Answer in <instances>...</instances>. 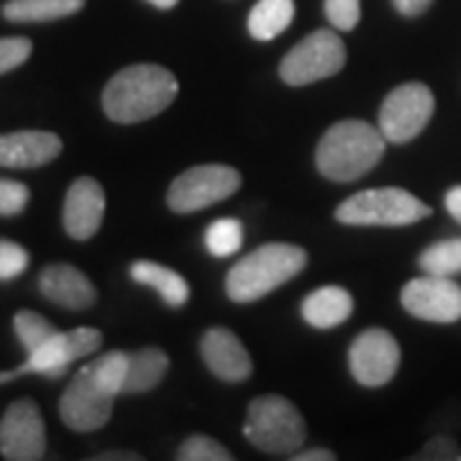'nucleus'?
Returning <instances> with one entry per match:
<instances>
[{
  "instance_id": "e433bc0d",
  "label": "nucleus",
  "mask_w": 461,
  "mask_h": 461,
  "mask_svg": "<svg viewBox=\"0 0 461 461\" xmlns=\"http://www.w3.org/2000/svg\"><path fill=\"white\" fill-rule=\"evenodd\" d=\"M11 379H16L14 369H11V372H0V382H11Z\"/></svg>"
},
{
  "instance_id": "c9c22d12",
  "label": "nucleus",
  "mask_w": 461,
  "mask_h": 461,
  "mask_svg": "<svg viewBox=\"0 0 461 461\" xmlns=\"http://www.w3.org/2000/svg\"><path fill=\"white\" fill-rule=\"evenodd\" d=\"M151 5H157V8H162V11H169V8H175L177 5V0H147Z\"/></svg>"
},
{
  "instance_id": "9b49d317",
  "label": "nucleus",
  "mask_w": 461,
  "mask_h": 461,
  "mask_svg": "<svg viewBox=\"0 0 461 461\" xmlns=\"http://www.w3.org/2000/svg\"><path fill=\"white\" fill-rule=\"evenodd\" d=\"M100 344H103V336H100L98 329L83 326V329L67 330V333L59 330L50 344H44L33 354H29L26 362L14 369V375L16 377H23V375L59 377V375H65L69 364L93 354L95 348H100Z\"/></svg>"
},
{
  "instance_id": "5701e85b",
  "label": "nucleus",
  "mask_w": 461,
  "mask_h": 461,
  "mask_svg": "<svg viewBox=\"0 0 461 461\" xmlns=\"http://www.w3.org/2000/svg\"><path fill=\"white\" fill-rule=\"evenodd\" d=\"M418 267L426 275L454 277L461 272V239H446L429 247L418 257Z\"/></svg>"
},
{
  "instance_id": "7ed1b4c3",
  "label": "nucleus",
  "mask_w": 461,
  "mask_h": 461,
  "mask_svg": "<svg viewBox=\"0 0 461 461\" xmlns=\"http://www.w3.org/2000/svg\"><path fill=\"white\" fill-rule=\"evenodd\" d=\"M308 264V254L295 244H264L230 267L226 293L233 303H254L290 282Z\"/></svg>"
},
{
  "instance_id": "2eb2a0df",
  "label": "nucleus",
  "mask_w": 461,
  "mask_h": 461,
  "mask_svg": "<svg viewBox=\"0 0 461 461\" xmlns=\"http://www.w3.org/2000/svg\"><path fill=\"white\" fill-rule=\"evenodd\" d=\"M200 357L223 382H244L251 377V357L229 329H211L200 339Z\"/></svg>"
},
{
  "instance_id": "412c9836",
  "label": "nucleus",
  "mask_w": 461,
  "mask_h": 461,
  "mask_svg": "<svg viewBox=\"0 0 461 461\" xmlns=\"http://www.w3.org/2000/svg\"><path fill=\"white\" fill-rule=\"evenodd\" d=\"M295 18V0H259L249 14L247 29L257 41L277 39Z\"/></svg>"
},
{
  "instance_id": "c85d7f7f",
  "label": "nucleus",
  "mask_w": 461,
  "mask_h": 461,
  "mask_svg": "<svg viewBox=\"0 0 461 461\" xmlns=\"http://www.w3.org/2000/svg\"><path fill=\"white\" fill-rule=\"evenodd\" d=\"M32 57V41L23 36H8L0 39V75L21 67Z\"/></svg>"
},
{
  "instance_id": "bb28decb",
  "label": "nucleus",
  "mask_w": 461,
  "mask_h": 461,
  "mask_svg": "<svg viewBox=\"0 0 461 461\" xmlns=\"http://www.w3.org/2000/svg\"><path fill=\"white\" fill-rule=\"evenodd\" d=\"M326 16L333 29L351 32L362 18V0H326Z\"/></svg>"
},
{
  "instance_id": "1a4fd4ad",
  "label": "nucleus",
  "mask_w": 461,
  "mask_h": 461,
  "mask_svg": "<svg viewBox=\"0 0 461 461\" xmlns=\"http://www.w3.org/2000/svg\"><path fill=\"white\" fill-rule=\"evenodd\" d=\"M433 111H436V98L429 85H400L382 103L379 131L387 139V144H408L429 126Z\"/></svg>"
},
{
  "instance_id": "39448f33",
  "label": "nucleus",
  "mask_w": 461,
  "mask_h": 461,
  "mask_svg": "<svg viewBox=\"0 0 461 461\" xmlns=\"http://www.w3.org/2000/svg\"><path fill=\"white\" fill-rule=\"evenodd\" d=\"M430 215V205L400 187L362 190L336 208V221L346 226H411Z\"/></svg>"
},
{
  "instance_id": "dca6fc26",
  "label": "nucleus",
  "mask_w": 461,
  "mask_h": 461,
  "mask_svg": "<svg viewBox=\"0 0 461 461\" xmlns=\"http://www.w3.org/2000/svg\"><path fill=\"white\" fill-rule=\"evenodd\" d=\"M62 151V139L51 131H16L0 136V167L33 169L50 165Z\"/></svg>"
},
{
  "instance_id": "cd10ccee",
  "label": "nucleus",
  "mask_w": 461,
  "mask_h": 461,
  "mask_svg": "<svg viewBox=\"0 0 461 461\" xmlns=\"http://www.w3.org/2000/svg\"><path fill=\"white\" fill-rule=\"evenodd\" d=\"M29 267V251L14 241H0V282L16 280Z\"/></svg>"
},
{
  "instance_id": "f3484780",
  "label": "nucleus",
  "mask_w": 461,
  "mask_h": 461,
  "mask_svg": "<svg viewBox=\"0 0 461 461\" xmlns=\"http://www.w3.org/2000/svg\"><path fill=\"white\" fill-rule=\"evenodd\" d=\"M41 295L67 311H85L95 303V287L72 264H50L39 277Z\"/></svg>"
},
{
  "instance_id": "9d476101",
  "label": "nucleus",
  "mask_w": 461,
  "mask_h": 461,
  "mask_svg": "<svg viewBox=\"0 0 461 461\" xmlns=\"http://www.w3.org/2000/svg\"><path fill=\"white\" fill-rule=\"evenodd\" d=\"M348 366L359 384L382 387L397 375L400 344L384 329L364 330L348 348Z\"/></svg>"
},
{
  "instance_id": "f257e3e1",
  "label": "nucleus",
  "mask_w": 461,
  "mask_h": 461,
  "mask_svg": "<svg viewBox=\"0 0 461 461\" xmlns=\"http://www.w3.org/2000/svg\"><path fill=\"white\" fill-rule=\"evenodd\" d=\"M177 77L159 65H131L111 77L103 90V111L115 123H141L172 105Z\"/></svg>"
},
{
  "instance_id": "ddd939ff",
  "label": "nucleus",
  "mask_w": 461,
  "mask_h": 461,
  "mask_svg": "<svg viewBox=\"0 0 461 461\" xmlns=\"http://www.w3.org/2000/svg\"><path fill=\"white\" fill-rule=\"evenodd\" d=\"M402 308L429 323L461 321V287L451 277L426 275L411 280L400 293Z\"/></svg>"
},
{
  "instance_id": "72a5a7b5",
  "label": "nucleus",
  "mask_w": 461,
  "mask_h": 461,
  "mask_svg": "<svg viewBox=\"0 0 461 461\" xmlns=\"http://www.w3.org/2000/svg\"><path fill=\"white\" fill-rule=\"evenodd\" d=\"M295 461H336V454L329 448H311V451H303L293 456Z\"/></svg>"
},
{
  "instance_id": "c756f323",
  "label": "nucleus",
  "mask_w": 461,
  "mask_h": 461,
  "mask_svg": "<svg viewBox=\"0 0 461 461\" xmlns=\"http://www.w3.org/2000/svg\"><path fill=\"white\" fill-rule=\"evenodd\" d=\"M29 190L14 180H0V215H16L26 208Z\"/></svg>"
},
{
  "instance_id": "a211bd4d",
  "label": "nucleus",
  "mask_w": 461,
  "mask_h": 461,
  "mask_svg": "<svg viewBox=\"0 0 461 461\" xmlns=\"http://www.w3.org/2000/svg\"><path fill=\"white\" fill-rule=\"evenodd\" d=\"M354 313V297L339 285L318 287L315 293L303 300V318L313 329L329 330L346 323Z\"/></svg>"
},
{
  "instance_id": "393cba45",
  "label": "nucleus",
  "mask_w": 461,
  "mask_h": 461,
  "mask_svg": "<svg viewBox=\"0 0 461 461\" xmlns=\"http://www.w3.org/2000/svg\"><path fill=\"white\" fill-rule=\"evenodd\" d=\"M14 326H16L18 341L23 344L26 354H33L36 348H41L44 344H50L51 339L59 333L54 329V323H50L47 318L32 313V311H21V313L14 318Z\"/></svg>"
},
{
  "instance_id": "423d86ee",
  "label": "nucleus",
  "mask_w": 461,
  "mask_h": 461,
  "mask_svg": "<svg viewBox=\"0 0 461 461\" xmlns=\"http://www.w3.org/2000/svg\"><path fill=\"white\" fill-rule=\"evenodd\" d=\"M115 393L100 377L95 362L83 366L72 382L67 384L65 395L59 400V415L65 420L67 429L80 430H98L103 429L111 415H113Z\"/></svg>"
},
{
  "instance_id": "f03ea898",
  "label": "nucleus",
  "mask_w": 461,
  "mask_h": 461,
  "mask_svg": "<svg viewBox=\"0 0 461 461\" xmlns=\"http://www.w3.org/2000/svg\"><path fill=\"white\" fill-rule=\"evenodd\" d=\"M387 139L379 126L359 118L333 123L315 149V165L323 177L333 182H354L372 172L384 157Z\"/></svg>"
},
{
  "instance_id": "a878e982",
  "label": "nucleus",
  "mask_w": 461,
  "mask_h": 461,
  "mask_svg": "<svg viewBox=\"0 0 461 461\" xmlns=\"http://www.w3.org/2000/svg\"><path fill=\"white\" fill-rule=\"evenodd\" d=\"M177 459L180 461H230V454L226 446H221L215 438L208 436H190L177 451Z\"/></svg>"
},
{
  "instance_id": "7c9ffc66",
  "label": "nucleus",
  "mask_w": 461,
  "mask_h": 461,
  "mask_svg": "<svg viewBox=\"0 0 461 461\" xmlns=\"http://www.w3.org/2000/svg\"><path fill=\"white\" fill-rule=\"evenodd\" d=\"M418 459H433V461H461V448L454 438L448 436H436L429 444L423 446V451L418 454Z\"/></svg>"
},
{
  "instance_id": "aec40b11",
  "label": "nucleus",
  "mask_w": 461,
  "mask_h": 461,
  "mask_svg": "<svg viewBox=\"0 0 461 461\" xmlns=\"http://www.w3.org/2000/svg\"><path fill=\"white\" fill-rule=\"evenodd\" d=\"M169 369V357L157 346H147L129 354V372L123 382V393L136 395V393H149L154 390Z\"/></svg>"
},
{
  "instance_id": "6ab92c4d",
  "label": "nucleus",
  "mask_w": 461,
  "mask_h": 461,
  "mask_svg": "<svg viewBox=\"0 0 461 461\" xmlns=\"http://www.w3.org/2000/svg\"><path fill=\"white\" fill-rule=\"evenodd\" d=\"M131 277L139 285L157 290L169 308H182L190 300V285H187V280L182 275H177L175 269L165 267V264L133 262Z\"/></svg>"
},
{
  "instance_id": "6e6552de",
  "label": "nucleus",
  "mask_w": 461,
  "mask_h": 461,
  "mask_svg": "<svg viewBox=\"0 0 461 461\" xmlns=\"http://www.w3.org/2000/svg\"><path fill=\"white\" fill-rule=\"evenodd\" d=\"M241 187V175L229 165H198L182 172L167 193L175 213H195L230 198Z\"/></svg>"
},
{
  "instance_id": "4468645a",
  "label": "nucleus",
  "mask_w": 461,
  "mask_h": 461,
  "mask_svg": "<svg viewBox=\"0 0 461 461\" xmlns=\"http://www.w3.org/2000/svg\"><path fill=\"white\" fill-rule=\"evenodd\" d=\"M105 215V193L93 177H80L69 185L65 198V211H62V223L65 230L77 239H93L98 233L100 223Z\"/></svg>"
},
{
  "instance_id": "0eeeda50",
  "label": "nucleus",
  "mask_w": 461,
  "mask_h": 461,
  "mask_svg": "<svg viewBox=\"0 0 461 461\" xmlns=\"http://www.w3.org/2000/svg\"><path fill=\"white\" fill-rule=\"evenodd\" d=\"M346 65L344 41L329 29L313 32L305 36L300 44L285 54L280 65V77L293 87L321 83L326 77H333Z\"/></svg>"
},
{
  "instance_id": "b1692460",
  "label": "nucleus",
  "mask_w": 461,
  "mask_h": 461,
  "mask_svg": "<svg viewBox=\"0 0 461 461\" xmlns=\"http://www.w3.org/2000/svg\"><path fill=\"white\" fill-rule=\"evenodd\" d=\"M244 244V226L236 218H218L205 230V247L213 257H230Z\"/></svg>"
},
{
  "instance_id": "f8f14e48",
  "label": "nucleus",
  "mask_w": 461,
  "mask_h": 461,
  "mask_svg": "<svg viewBox=\"0 0 461 461\" xmlns=\"http://www.w3.org/2000/svg\"><path fill=\"white\" fill-rule=\"evenodd\" d=\"M47 433L33 400H16L0 420V454L11 461L44 459Z\"/></svg>"
},
{
  "instance_id": "2f4dec72",
  "label": "nucleus",
  "mask_w": 461,
  "mask_h": 461,
  "mask_svg": "<svg viewBox=\"0 0 461 461\" xmlns=\"http://www.w3.org/2000/svg\"><path fill=\"white\" fill-rule=\"evenodd\" d=\"M395 3V8L402 14V16H420V14H426L429 11V5L433 0H393Z\"/></svg>"
},
{
  "instance_id": "473e14b6",
  "label": "nucleus",
  "mask_w": 461,
  "mask_h": 461,
  "mask_svg": "<svg viewBox=\"0 0 461 461\" xmlns=\"http://www.w3.org/2000/svg\"><path fill=\"white\" fill-rule=\"evenodd\" d=\"M446 211L451 213V218H456L461 223V185L451 187V190L446 193Z\"/></svg>"
},
{
  "instance_id": "4be33fe9",
  "label": "nucleus",
  "mask_w": 461,
  "mask_h": 461,
  "mask_svg": "<svg viewBox=\"0 0 461 461\" xmlns=\"http://www.w3.org/2000/svg\"><path fill=\"white\" fill-rule=\"evenodd\" d=\"M85 5V0H11L3 8V16L16 23H39L72 16Z\"/></svg>"
},
{
  "instance_id": "f704fd0d",
  "label": "nucleus",
  "mask_w": 461,
  "mask_h": 461,
  "mask_svg": "<svg viewBox=\"0 0 461 461\" xmlns=\"http://www.w3.org/2000/svg\"><path fill=\"white\" fill-rule=\"evenodd\" d=\"M98 461H111V459H139V454H100L95 456Z\"/></svg>"
},
{
  "instance_id": "20e7f679",
  "label": "nucleus",
  "mask_w": 461,
  "mask_h": 461,
  "mask_svg": "<svg viewBox=\"0 0 461 461\" xmlns=\"http://www.w3.org/2000/svg\"><path fill=\"white\" fill-rule=\"evenodd\" d=\"M244 436L264 454H290L305 444L308 426L290 400L262 395L249 405Z\"/></svg>"
}]
</instances>
